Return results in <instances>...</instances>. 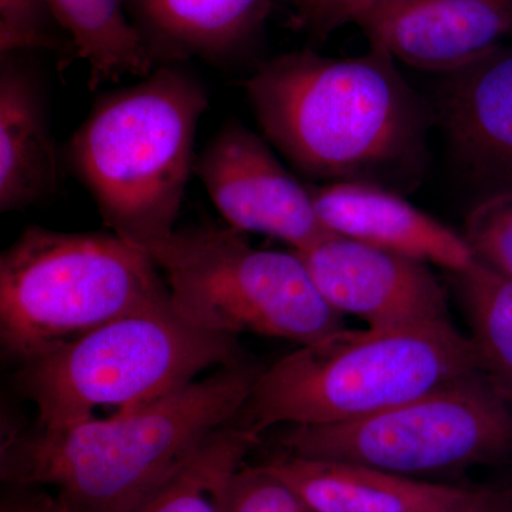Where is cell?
<instances>
[{"mask_svg": "<svg viewBox=\"0 0 512 512\" xmlns=\"http://www.w3.org/2000/svg\"><path fill=\"white\" fill-rule=\"evenodd\" d=\"M177 312L197 328L315 345L343 329L296 252L251 247L217 225L181 229L157 256Z\"/></svg>", "mask_w": 512, "mask_h": 512, "instance_id": "obj_7", "label": "cell"}, {"mask_svg": "<svg viewBox=\"0 0 512 512\" xmlns=\"http://www.w3.org/2000/svg\"><path fill=\"white\" fill-rule=\"evenodd\" d=\"M0 512H18L15 503L3 504L2 511Z\"/></svg>", "mask_w": 512, "mask_h": 512, "instance_id": "obj_27", "label": "cell"}, {"mask_svg": "<svg viewBox=\"0 0 512 512\" xmlns=\"http://www.w3.org/2000/svg\"><path fill=\"white\" fill-rule=\"evenodd\" d=\"M57 20L89 66V87L124 77L143 79L157 69L131 22L126 0H49Z\"/></svg>", "mask_w": 512, "mask_h": 512, "instance_id": "obj_17", "label": "cell"}, {"mask_svg": "<svg viewBox=\"0 0 512 512\" xmlns=\"http://www.w3.org/2000/svg\"><path fill=\"white\" fill-rule=\"evenodd\" d=\"M194 173L229 227L259 232L305 249L332 237L313 205L309 187L279 163L264 140L228 121L195 158Z\"/></svg>", "mask_w": 512, "mask_h": 512, "instance_id": "obj_9", "label": "cell"}, {"mask_svg": "<svg viewBox=\"0 0 512 512\" xmlns=\"http://www.w3.org/2000/svg\"><path fill=\"white\" fill-rule=\"evenodd\" d=\"M278 446L406 477L512 463V403L478 372L365 419L288 426Z\"/></svg>", "mask_w": 512, "mask_h": 512, "instance_id": "obj_8", "label": "cell"}, {"mask_svg": "<svg viewBox=\"0 0 512 512\" xmlns=\"http://www.w3.org/2000/svg\"><path fill=\"white\" fill-rule=\"evenodd\" d=\"M33 50L53 53L60 69L77 59L49 0H0V55Z\"/></svg>", "mask_w": 512, "mask_h": 512, "instance_id": "obj_20", "label": "cell"}, {"mask_svg": "<svg viewBox=\"0 0 512 512\" xmlns=\"http://www.w3.org/2000/svg\"><path fill=\"white\" fill-rule=\"evenodd\" d=\"M296 254L325 301L370 329L448 319L446 296L424 262L340 235Z\"/></svg>", "mask_w": 512, "mask_h": 512, "instance_id": "obj_10", "label": "cell"}, {"mask_svg": "<svg viewBox=\"0 0 512 512\" xmlns=\"http://www.w3.org/2000/svg\"><path fill=\"white\" fill-rule=\"evenodd\" d=\"M483 372L476 343L448 319L339 330L261 370L232 426L266 430L365 419Z\"/></svg>", "mask_w": 512, "mask_h": 512, "instance_id": "obj_4", "label": "cell"}, {"mask_svg": "<svg viewBox=\"0 0 512 512\" xmlns=\"http://www.w3.org/2000/svg\"><path fill=\"white\" fill-rule=\"evenodd\" d=\"M320 221L340 237L463 274L477 256L464 235L387 188L363 180L309 187Z\"/></svg>", "mask_w": 512, "mask_h": 512, "instance_id": "obj_12", "label": "cell"}, {"mask_svg": "<svg viewBox=\"0 0 512 512\" xmlns=\"http://www.w3.org/2000/svg\"><path fill=\"white\" fill-rule=\"evenodd\" d=\"M258 443L235 426L217 431L134 512H227L234 478Z\"/></svg>", "mask_w": 512, "mask_h": 512, "instance_id": "obj_18", "label": "cell"}, {"mask_svg": "<svg viewBox=\"0 0 512 512\" xmlns=\"http://www.w3.org/2000/svg\"><path fill=\"white\" fill-rule=\"evenodd\" d=\"M242 360L238 336L197 328L170 299L23 363L18 383L35 404L37 429L55 431L103 410L109 417L133 412Z\"/></svg>", "mask_w": 512, "mask_h": 512, "instance_id": "obj_5", "label": "cell"}, {"mask_svg": "<svg viewBox=\"0 0 512 512\" xmlns=\"http://www.w3.org/2000/svg\"><path fill=\"white\" fill-rule=\"evenodd\" d=\"M150 256L113 232L26 228L0 258V340L20 365L170 301Z\"/></svg>", "mask_w": 512, "mask_h": 512, "instance_id": "obj_6", "label": "cell"}, {"mask_svg": "<svg viewBox=\"0 0 512 512\" xmlns=\"http://www.w3.org/2000/svg\"><path fill=\"white\" fill-rule=\"evenodd\" d=\"M353 23L393 59L453 74L501 46L512 0H379Z\"/></svg>", "mask_w": 512, "mask_h": 512, "instance_id": "obj_11", "label": "cell"}, {"mask_svg": "<svg viewBox=\"0 0 512 512\" xmlns=\"http://www.w3.org/2000/svg\"><path fill=\"white\" fill-rule=\"evenodd\" d=\"M312 512H433L476 505L477 490L427 483L379 468L279 451L259 464Z\"/></svg>", "mask_w": 512, "mask_h": 512, "instance_id": "obj_13", "label": "cell"}, {"mask_svg": "<svg viewBox=\"0 0 512 512\" xmlns=\"http://www.w3.org/2000/svg\"><path fill=\"white\" fill-rule=\"evenodd\" d=\"M433 512H477V510H476V505H473V507L457 508V510H443V511H433Z\"/></svg>", "mask_w": 512, "mask_h": 512, "instance_id": "obj_26", "label": "cell"}, {"mask_svg": "<svg viewBox=\"0 0 512 512\" xmlns=\"http://www.w3.org/2000/svg\"><path fill=\"white\" fill-rule=\"evenodd\" d=\"M207 107L200 80L180 64H164L101 94L67 144V163L104 225L153 262L177 232Z\"/></svg>", "mask_w": 512, "mask_h": 512, "instance_id": "obj_3", "label": "cell"}, {"mask_svg": "<svg viewBox=\"0 0 512 512\" xmlns=\"http://www.w3.org/2000/svg\"><path fill=\"white\" fill-rule=\"evenodd\" d=\"M227 512H312L291 488L261 466H242L232 483Z\"/></svg>", "mask_w": 512, "mask_h": 512, "instance_id": "obj_22", "label": "cell"}, {"mask_svg": "<svg viewBox=\"0 0 512 512\" xmlns=\"http://www.w3.org/2000/svg\"><path fill=\"white\" fill-rule=\"evenodd\" d=\"M477 493V512H512V470L503 480Z\"/></svg>", "mask_w": 512, "mask_h": 512, "instance_id": "obj_24", "label": "cell"}, {"mask_svg": "<svg viewBox=\"0 0 512 512\" xmlns=\"http://www.w3.org/2000/svg\"><path fill=\"white\" fill-rule=\"evenodd\" d=\"M443 117L467 167L493 192L512 190V47L451 74Z\"/></svg>", "mask_w": 512, "mask_h": 512, "instance_id": "obj_16", "label": "cell"}, {"mask_svg": "<svg viewBox=\"0 0 512 512\" xmlns=\"http://www.w3.org/2000/svg\"><path fill=\"white\" fill-rule=\"evenodd\" d=\"M464 237L478 261L512 279V190L478 202L468 214Z\"/></svg>", "mask_w": 512, "mask_h": 512, "instance_id": "obj_21", "label": "cell"}, {"mask_svg": "<svg viewBox=\"0 0 512 512\" xmlns=\"http://www.w3.org/2000/svg\"><path fill=\"white\" fill-rule=\"evenodd\" d=\"M245 90L266 138L308 177L359 180L420 147L419 101L377 47L352 59L309 49L276 56Z\"/></svg>", "mask_w": 512, "mask_h": 512, "instance_id": "obj_2", "label": "cell"}, {"mask_svg": "<svg viewBox=\"0 0 512 512\" xmlns=\"http://www.w3.org/2000/svg\"><path fill=\"white\" fill-rule=\"evenodd\" d=\"M379 0H285L293 29L313 39H326L340 26L353 23Z\"/></svg>", "mask_w": 512, "mask_h": 512, "instance_id": "obj_23", "label": "cell"}, {"mask_svg": "<svg viewBox=\"0 0 512 512\" xmlns=\"http://www.w3.org/2000/svg\"><path fill=\"white\" fill-rule=\"evenodd\" d=\"M481 370L512 403V279L478 261L456 274Z\"/></svg>", "mask_w": 512, "mask_h": 512, "instance_id": "obj_19", "label": "cell"}, {"mask_svg": "<svg viewBox=\"0 0 512 512\" xmlns=\"http://www.w3.org/2000/svg\"><path fill=\"white\" fill-rule=\"evenodd\" d=\"M259 372L245 359L121 416L55 431L10 427L2 480L53 488L79 512H134L212 434L232 426Z\"/></svg>", "mask_w": 512, "mask_h": 512, "instance_id": "obj_1", "label": "cell"}, {"mask_svg": "<svg viewBox=\"0 0 512 512\" xmlns=\"http://www.w3.org/2000/svg\"><path fill=\"white\" fill-rule=\"evenodd\" d=\"M59 184V158L39 73L22 52L0 55V211L46 200Z\"/></svg>", "mask_w": 512, "mask_h": 512, "instance_id": "obj_15", "label": "cell"}, {"mask_svg": "<svg viewBox=\"0 0 512 512\" xmlns=\"http://www.w3.org/2000/svg\"><path fill=\"white\" fill-rule=\"evenodd\" d=\"M15 505L18 512H79L62 495L46 491L26 495L22 500L15 501Z\"/></svg>", "mask_w": 512, "mask_h": 512, "instance_id": "obj_25", "label": "cell"}, {"mask_svg": "<svg viewBox=\"0 0 512 512\" xmlns=\"http://www.w3.org/2000/svg\"><path fill=\"white\" fill-rule=\"evenodd\" d=\"M276 0H126L158 66L188 59L224 64L261 35Z\"/></svg>", "mask_w": 512, "mask_h": 512, "instance_id": "obj_14", "label": "cell"}]
</instances>
